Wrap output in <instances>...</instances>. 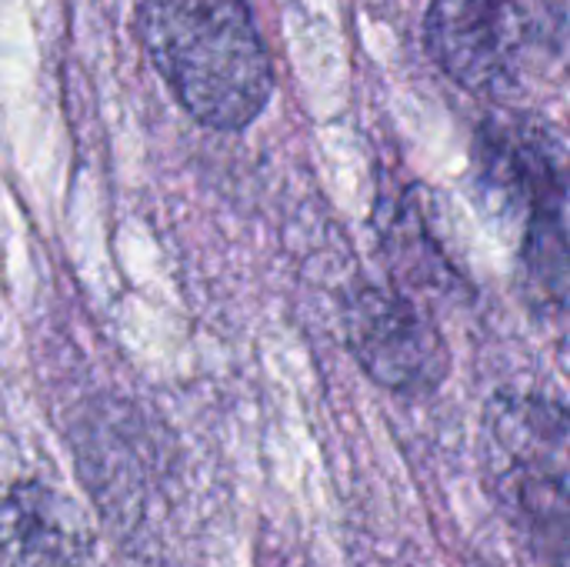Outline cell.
<instances>
[{
    "mask_svg": "<svg viewBox=\"0 0 570 567\" xmlns=\"http://www.w3.org/2000/svg\"><path fill=\"white\" fill-rule=\"evenodd\" d=\"M140 43L190 117L244 130L271 100L274 67L247 0H140Z\"/></svg>",
    "mask_w": 570,
    "mask_h": 567,
    "instance_id": "cell-1",
    "label": "cell"
},
{
    "mask_svg": "<svg viewBox=\"0 0 570 567\" xmlns=\"http://www.w3.org/2000/svg\"><path fill=\"white\" fill-rule=\"evenodd\" d=\"M424 40L454 84L508 100L561 67L568 0H431Z\"/></svg>",
    "mask_w": 570,
    "mask_h": 567,
    "instance_id": "cell-2",
    "label": "cell"
},
{
    "mask_svg": "<svg viewBox=\"0 0 570 567\" xmlns=\"http://www.w3.org/2000/svg\"><path fill=\"white\" fill-rule=\"evenodd\" d=\"M484 478L521 538L564 567L568 558V411L541 394H498L484 414Z\"/></svg>",
    "mask_w": 570,
    "mask_h": 567,
    "instance_id": "cell-3",
    "label": "cell"
},
{
    "mask_svg": "<svg viewBox=\"0 0 570 567\" xmlns=\"http://www.w3.org/2000/svg\"><path fill=\"white\" fill-rule=\"evenodd\" d=\"M474 177L494 221L521 231L568 207V150L561 134L531 114H494L474 140Z\"/></svg>",
    "mask_w": 570,
    "mask_h": 567,
    "instance_id": "cell-4",
    "label": "cell"
},
{
    "mask_svg": "<svg viewBox=\"0 0 570 567\" xmlns=\"http://www.w3.org/2000/svg\"><path fill=\"white\" fill-rule=\"evenodd\" d=\"M344 331L357 364L397 394H428L448 378L451 354L438 324L401 291H354L344 307Z\"/></svg>",
    "mask_w": 570,
    "mask_h": 567,
    "instance_id": "cell-5",
    "label": "cell"
},
{
    "mask_svg": "<svg viewBox=\"0 0 570 567\" xmlns=\"http://www.w3.org/2000/svg\"><path fill=\"white\" fill-rule=\"evenodd\" d=\"M0 567H97V541L70 498L23 481L0 495Z\"/></svg>",
    "mask_w": 570,
    "mask_h": 567,
    "instance_id": "cell-6",
    "label": "cell"
}]
</instances>
